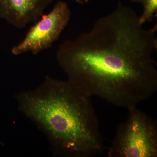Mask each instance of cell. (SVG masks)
Segmentation results:
<instances>
[{
  "mask_svg": "<svg viewBox=\"0 0 157 157\" xmlns=\"http://www.w3.org/2000/svg\"><path fill=\"white\" fill-rule=\"evenodd\" d=\"M132 1L134 2H142L143 0H132Z\"/></svg>",
  "mask_w": 157,
  "mask_h": 157,
  "instance_id": "ba28073f",
  "label": "cell"
},
{
  "mask_svg": "<svg viewBox=\"0 0 157 157\" xmlns=\"http://www.w3.org/2000/svg\"><path fill=\"white\" fill-rule=\"evenodd\" d=\"M139 17L120 4L90 30L61 44L56 58L68 81L90 97L128 109L151 97L157 90V26L145 29Z\"/></svg>",
  "mask_w": 157,
  "mask_h": 157,
  "instance_id": "6da1fadb",
  "label": "cell"
},
{
  "mask_svg": "<svg viewBox=\"0 0 157 157\" xmlns=\"http://www.w3.org/2000/svg\"><path fill=\"white\" fill-rule=\"evenodd\" d=\"M119 124L108 150L109 157H157V123L136 107Z\"/></svg>",
  "mask_w": 157,
  "mask_h": 157,
  "instance_id": "3957f363",
  "label": "cell"
},
{
  "mask_svg": "<svg viewBox=\"0 0 157 157\" xmlns=\"http://www.w3.org/2000/svg\"><path fill=\"white\" fill-rule=\"evenodd\" d=\"M143 13L139 17V22L143 25L147 21H151L157 15V0H143Z\"/></svg>",
  "mask_w": 157,
  "mask_h": 157,
  "instance_id": "8992f818",
  "label": "cell"
},
{
  "mask_svg": "<svg viewBox=\"0 0 157 157\" xmlns=\"http://www.w3.org/2000/svg\"><path fill=\"white\" fill-rule=\"evenodd\" d=\"M53 0H0V18L18 29L42 17Z\"/></svg>",
  "mask_w": 157,
  "mask_h": 157,
  "instance_id": "5b68a950",
  "label": "cell"
},
{
  "mask_svg": "<svg viewBox=\"0 0 157 157\" xmlns=\"http://www.w3.org/2000/svg\"><path fill=\"white\" fill-rule=\"evenodd\" d=\"M70 16L67 4L58 2L49 13L43 14L30 29L23 40L12 48L11 52L15 56L29 52L36 55L50 48L67 26Z\"/></svg>",
  "mask_w": 157,
  "mask_h": 157,
  "instance_id": "277c9868",
  "label": "cell"
},
{
  "mask_svg": "<svg viewBox=\"0 0 157 157\" xmlns=\"http://www.w3.org/2000/svg\"><path fill=\"white\" fill-rule=\"evenodd\" d=\"M79 3H81V4H83V2H82V1H84V2H88L89 0H76Z\"/></svg>",
  "mask_w": 157,
  "mask_h": 157,
  "instance_id": "52a82bcc",
  "label": "cell"
},
{
  "mask_svg": "<svg viewBox=\"0 0 157 157\" xmlns=\"http://www.w3.org/2000/svg\"><path fill=\"white\" fill-rule=\"evenodd\" d=\"M18 110L64 157H94L105 149L91 97L68 80L46 76L36 89L15 96Z\"/></svg>",
  "mask_w": 157,
  "mask_h": 157,
  "instance_id": "7a4b0ae2",
  "label": "cell"
}]
</instances>
